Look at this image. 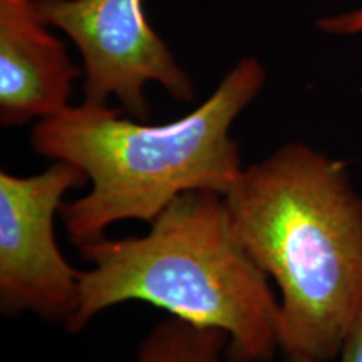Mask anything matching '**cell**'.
<instances>
[{"instance_id":"obj_9","label":"cell","mask_w":362,"mask_h":362,"mask_svg":"<svg viewBox=\"0 0 362 362\" xmlns=\"http://www.w3.org/2000/svg\"><path fill=\"white\" fill-rule=\"evenodd\" d=\"M339 362H362V315L359 317L351 334L346 339L341 354H339ZM280 362H315L305 357L293 356V354H282Z\"/></svg>"},{"instance_id":"obj_7","label":"cell","mask_w":362,"mask_h":362,"mask_svg":"<svg viewBox=\"0 0 362 362\" xmlns=\"http://www.w3.org/2000/svg\"><path fill=\"white\" fill-rule=\"evenodd\" d=\"M226 344L228 336L223 330L170 315L141 339L134 362H221Z\"/></svg>"},{"instance_id":"obj_4","label":"cell","mask_w":362,"mask_h":362,"mask_svg":"<svg viewBox=\"0 0 362 362\" xmlns=\"http://www.w3.org/2000/svg\"><path fill=\"white\" fill-rule=\"evenodd\" d=\"M34 7L78 47L83 103L107 106L115 98L129 117L148 121V84L181 103L197 98L192 76L148 22L143 0H34Z\"/></svg>"},{"instance_id":"obj_2","label":"cell","mask_w":362,"mask_h":362,"mask_svg":"<svg viewBox=\"0 0 362 362\" xmlns=\"http://www.w3.org/2000/svg\"><path fill=\"white\" fill-rule=\"evenodd\" d=\"M267 71L253 56L221 78L210 98L163 124L121 117L123 110L81 103L37 121L34 153L84 171L90 192L64 202L59 215L78 248L124 220L151 223L175 198L194 189L228 194L243 173L232 126L259 98Z\"/></svg>"},{"instance_id":"obj_3","label":"cell","mask_w":362,"mask_h":362,"mask_svg":"<svg viewBox=\"0 0 362 362\" xmlns=\"http://www.w3.org/2000/svg\"><path fill=\"white\" fill-rule=\"evenodd\" d=\"M76 307L64 327L78 334L123 302H148L228 336L225 362H270L280 351V300L243 247L223 194L175 198L143 237H103L79 248Z\"/></svg>"},{"instance_id":"obj_1","label":"cell","mask_w":362,"mask_h":362,"mask_svg":"<svg viewBox=\"0 0 362 362\" xmlns=\"http://www.w3.org/2000/svg\"><path fill=\"white\" fill-rule=\"evenodd\" d=\"M225 198L243 247L280 288L282 354L337 359L362 315V194L347 163L284 144Z\"/></svg>"},{"instance_id":"obj_5","label":"cell","mask_w":362,"mask_h":362,"mask_svg":"<svg viewBox=\"0 0 362 362\" xmlns=\"http://www.w3.org/2000/svg\"><path fill=\"white\" fill-rule=\"evenodd\" d=\"M89 183L78 166L54 161L42 173H0V312L66 324L76 307L79 274L54 237L64 194Z\"/></svg>"},{"instance_id":"obj_8","label":"cell","mask_w":362,"mask_h":362,"mask_svg":"<svg viewBox=\"0 0 362 362\" xmlns=\"http://www.w3.org/2000/svg\"><path fill=\"white\" fill-rule=\"evenodd\" d=\"M317 29L330 35L362 34V7L336 16H327L317 21Z\"/></svg>"},{"instance_id":"obj_6","label":"cell","mask_w":362,"mask_h":362,"mask_svg":"<svg viewBox=\"0 0 362 362\" xmlns=\"http://www.w3.org/2000/svg\"><path fill=\"white\" fill-rule=\"evenodd\" d=\"M83 76L34 0H0V124L24 126L71 106Z\"/></svg>"}]
</instances>
